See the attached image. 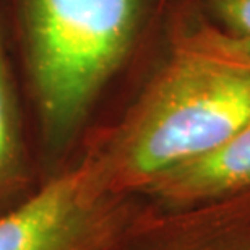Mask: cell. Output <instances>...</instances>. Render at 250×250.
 <instances>
[{
    "label": "cell",
    "mask_w": 250,
    "mask_h": 250,
    "mask_svg": "<svg viewBox=\"0 0 250 250\" xmlns=\"http://www.w3.org/2000/svg\"><path fill=\"white\" fill-rule=\"evenodd\" d=\"M31 193L17 99L0 24V216Z\"/></svg>",
    "instance_id": "obj_6"
},
{
    "label": "cell",
    "mask_w": 250,
    "mask_h": 250,
    "mask_svg": "<svg viewBox=\"0 0 250 250\" xmlns=\"http://www.w3.org/2000/svg\"><path fill=\"white\" fill-rule=\"evenodd\" d=\"M249 122L250 70L214 61L181 41L125 121L86 154L109 192L140 195Z\"/></svg>",
    "instance_id": "obj_1"
},
{
    "label": "cell",
    "mask_w": 250,
    "mask_h": 250,
    "mask_svg": "<svg viewBox=\"0 0 250 250\" xmlns=\"http://www.w3.org/2000/svg\"><path fill=\"white\" fill-rule=\"evenodd\" d=\"M93 250H250V188L181 207L140 197Z\"/></svg>",
    "instance_id": "obj_4"
},
{
    "label": "cell",
    "mask_w": 250,
    "mask_h": 250,
    "mask_svg": "<svg viewBox=\"0 0 250 250\" xmlns=\"http://www.w3.org/2000/svg\"><path fill=\"white\" fill-rule=\"evenodd\" d=\"M249 188L250 122L207 154L159 176L140 195L164 207H181Z\"/></svg>",
    "instance_id": "obj_5"
},
{
    "label": "cell",
    "mask_w": 250,
    "mask_h": 250,
    "mask_svg": "<svg viewBox=\"0 0 250 250\" xmlns=\"http://www.w3.org/2000/svg\"><path fill=\"white\" fill-rule=\"evenodd\" d=\"M133 197L109 192L86 154L0 216V250H93Z\"/></svg>",
    "instance_id": "obj_3"
},
{
    "label": "cell",
    "mask_w": 250,
    "mask_h": 250,
    "mask_svg": "<svg viewBox=\"0 0 250 250\" xmlns=\"http://www.w3.org/2000/svg\"><path fill=\"white\" fill-rule=\"evenodd\" d=\"M209 5L228 34L250 41V0H209Z\"/></svg>",
    "instance_id": "obj_7"
},
{
    "label": "cell",
    "mask_w": 250,
    "mask_h": 250,
    "mask_svg": "<svg viewBox=\"0 0 250 250\" xmlns=\"http://www.w3.org/2000/svg\"><path fill=\"white\" fill-rule=\"evenodd\" d=\"M28 82L47 166L78 138L121 67L145 0H15Z\"/></svg>",
    "instance_id": "obj_2"
}]
</instances>
